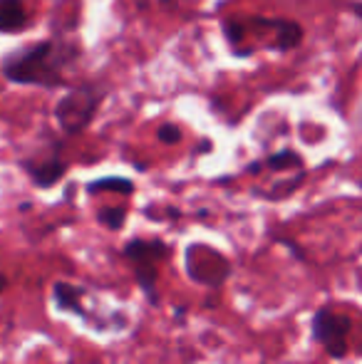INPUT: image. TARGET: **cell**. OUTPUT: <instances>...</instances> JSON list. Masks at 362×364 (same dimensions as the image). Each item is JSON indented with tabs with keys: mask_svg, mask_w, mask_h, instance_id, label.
<instances>
[{
	"mask_svg": "<svg viewBox=\"0 0 362 364\" xmlns=\"http://www.w3.org/2000/svg\"><path fill=\"white\" fill-rule=\"evenodd\" d=\"M80 55H82L80 43L58 35L8 55L3 60V75L13 85L55 90L65 85V75L75 68Z\"/></svg>",
	"mask_w": 362,
	"mask_h": 364,
	"instance_id": "1",
	"label": "cell"
},
{
	"mask_svg": "<svg viewBox=\"0 0 362 364\" xmlns=\"http://www.w3.org/2000/svg\"><path fill=\"white\" fill-rule=\"evenodd\" d=\"M102 100H105L102 87H97V85L73 87V90L55 105V119H58L60 129L70 136L85 132L92 124V119H95Z\"/></svg>",
	"mask_w": 362,
	"mask_h": 364,
	"instance_id": "2",
	"label": "cell"
},
{
	"mask_svg": "<svg viewBox=\"0 0 362 364\" xmlns=\"http://www.w3.org/2000/svg\"><path fill=\"white\" fill-rule=\"evenodd\" d=\"M169 255L164 240L159 238H132L124 245V258L132 263L137 275V283H139L142 292L147 295V300L151 305H156V278H159V260Z\"/></svg>",
	"mask_w": 362,
	"mask_h": 364,
	"instance_id": "3",
	"label": "cell"
},
{
	"mask_svg": "<svg viewBox=\"0 0 362 364\" xmlns=\"http://www.w3.org/2000/svg\"><path fill=\"white\" fill-rule=\"evenodd\" d=\"M350 320L345 315H338L330 307H320L313 315V340L323 345L328 357L343 360L348 355V335H350Z\"/></svg>",
	"mask_w": 362,
	"mask_h": 364,
	"instance_id": "4",
	"label": "cell"
},
{
	"mask_svg": "<svg viewBox=\"0 0 362 364\" xmlns=\"http://www.w3.org/2000/svg\"><path fill=\"white\" fill-rule=\"evenodd\" d=\"M20 166L25 168L30 181H33L38 188H53L55 183L65 176V171H68V164H65L63 156H60L58 144L50 149V151H43V154H38V156L25 159Z\"/></svg>",
	"mask_w": 362,
	"mask_h": 364,
	"instance_id": "5",
	"label": "cell"
},
{
	"mask_svg": "<svg viewBox=\"0 0 362 364\" xmlns=\"http://www.w3.org/2000/svg\"><path fill=\"white\" fill-rule=\"evenodd\" d=\"M28 20L23 0H0V33H20L28 28Z\"/></svg>",
	"mask_w": 362,
	"mask_h": 364,
	"instance_id": "6",
	"label": "cell"
},
{
	"mask_svg": "<svg viewBox=\"0 0 362 364\" xmlns=\"http://www.w3.org/2000/svg\"><path fill=\"white\" fill-rule=\"evenodd\" d=\"M273 30H275V43L271 45L273 50L288 53V50L298 48L303 43V28L295 20H278L273 18Z\"/></svg>",
	"mask_w": 362,
	"mask_h": 364,
	"instance_id": "7",
	"label": "cell"
},
{
	"mask_svg": "<svg viewBox=\"0 0 362 364\" xmlns=\"http://www.w3.org/2000/svg\"><path fill=\"white\" fill-rule=\"evenodd\" d=\"M80 297H82V288H75V285L63 283V280H58V283L53 285V300L60 310L75 312V315H80V317H87L85 307L80 305Z\"/></svg>",
	"mask_w": 362,
	"mask_h": 364,
	"instance_id": "8",
	"label": "cell"
},
{
	"mask_svg": "<svg viewBox=\"0 0 362 364\" xmlns=\"http://www.w3.org/2000/svg\"><path fill=\"white\" fill-rule=\"evenodd\" d=\"M87 191L90 193L115 191V193H124V196H129V193L134 191V183H132V178H124V176H107V178H97V181H90L87 183Z\"/></svg>",
	"mask_w": 362,
	"mask_h": 364,
	"instance_id": "9",
	"label": "cell"
},
{
	"mask_svg": "<svg viewBox=\"0 0 362 364\" xmlns=\"http://www.w3.org/2000/svg\"><path fill=\"white\" fill-rule=\"evenodd\" d=\"M263 166L271 168V171H285V168H300L303 166V156L295 154L293 149H283V151H275L263 161Z\"/></svg>",
	"mask_w": 362,
	"mask_h": 364,
	"instance_id": "10",
	"label": "cell"
},
{
	"mask_svg": "<svg viewBox=\"0 0 362 364\" xmlns=\"http://www.w3.org/2000/svg\"><path fill=\"white\" fill-rule=\"evenodd\" d=\"M97 220L110 230H122V225H124V220H127V208H122V206L102 208V211L97 213Z\"/></svg>",
	"mask_w": 362,
	"mask_h": 364,
	"instance_id": "11",
	"label": "cell"
},
{
	"mask_svg": "<svg viewBox=\"0 0 362 364\" xmlns=\"http://www.w3.org/2000/svg\"><path fill=\"white\" fill-rule=\"evenodd\" d=\"M159 141L161 144H179L181 141V129L176 124H161L159 127Z\"/></svg>",
	"mask_w": 362,
	"mask_h": 364,
	"instance_id": "12",
	"label": "cell"
},
{
	"mask_svg": "<svg viewBox=\"0 0 362 364\" xmlns=\"http://www.w3.org/2000/svg\"><path fill=\"white\" fill-rule=\"evenodd\" d=\"M5 288H8V278H5V275L0 273V292H3Z\"/></svg>",
	"mask_w": 362,
	"mask_h": 364,
	"instance_id": "13",
	"label": "cell"
}]
</instances>
